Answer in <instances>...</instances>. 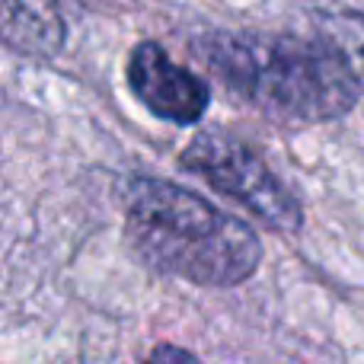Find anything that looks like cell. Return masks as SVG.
<instances>
[{"label":"cell","mask_w":364,"mask_h":364,"mask_svg":"<svg viewBox=\"0 0 364 364\" xmlns=\"http://www.w3.org/2000/svg\"><path fill=\"white\" fill-rule=\"evenodd\" d=\"M205 64L227 90L278 122L316 125L346 115L361 80L329 38L211 32L198 42Z\"/></svg>","instance_id":"1"},{"label":"cell","mask_w":364,"mask_h":364,"mask_svg":"<svg viewBox=\"0 0 364 364\" xmlns=\"http://www.w3.org/2000/svg\"><path fill=\"white\" fill-rule=\"evenodd\" d=\"M125 233L157 272L208 288H230L259 269L262 243L246 220L164 179H132L122 188Z\"/></svg>","instance_id":"2"},{"label":"cell","mask_w":364,"mask_h":364,"mask_svg":"<svg viewBox=\"0 0 364 364\" xmlns=\"http://www.w3.org/2000/svg\"><path fill=\"white\" fill-rule=\"evenodd\" d=\"M182 170L211 182L220 195L243 205L265 227L297 233L304 224V208L288 182L278 176L252 144L230 132L195 134L179 154Z\"/></svg>","instance_id":"3"},{"label":"cell","mask_w":364,"mask_h":364,"mask_svg":"<svg viewBox=\"0 0 364 364\" xmlns=\"http://www.w3.org/2000/svg\"><path fill=\"white\" fill-rule=\"evenodd\" d=\"M128 87L157 119L173 125H195L208 109V83L176 64L164 45L141 42L128 58Z\"/></svg>","instance_id":"4"},{"label":"cell","mask_w":364,"mask_h":364,"mask_svg":"<svg viewBox=\"0 0 364 364\" xmlns=\"http://www.w3.org/2000/svg\"><path fill=\"white\" fill-rule=\"evenodd\" d=\"M0 32L6 48L32 58H51L64 45V23L55 0H4Z\"/></svg>","instance_id":"5"},{"label":"cell","mask_w":364,"mask_h":364,"mask_svg":"<svg viewBox=\"0 0 364 364\" xmlns=\"http://www.w3.org/2000/svg\"><path fill=\"white\" fill-rule=\"evenodd\" d=\"M320 36L329 38L346 55V61L352 64V70L358 74L364 87V13H333V16H323Z\"/></svg>","instance_id":"6"},{"label":"cell","mask_w":364,"mask_h":364,"mask_svg":"<svg viewBox=\"0 0 364 364\" xmlns=\"http://www.w3.org/2000/svg\"><path fill=\"white\" fill-rule=\"evenodd\" d=\"M160 358H192L188 352H182V348H176V346H164V348H154L151 352V361H160Z\"/></svg>","instance_id":"7"}]
</instances>
